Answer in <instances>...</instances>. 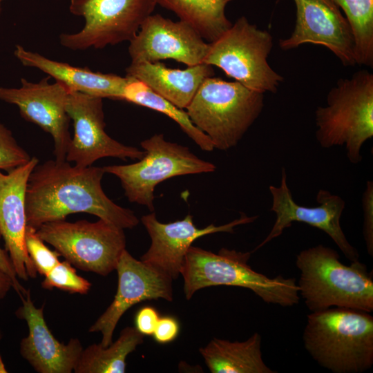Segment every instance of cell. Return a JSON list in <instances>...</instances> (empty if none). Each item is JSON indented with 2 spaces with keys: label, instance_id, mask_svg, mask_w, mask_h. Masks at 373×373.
Instances as JSON below:
<instances>
[{
  "label": "cell",
  "instance_id": "cell-32",
  "mask_svg": "<svg viewBox=\"0 0 373 373\" xmlns=\"http://www.w3.org/2000/svg\"><path fill=\"white\" fill-rule=\"evenodd\" d=\"M160 317L155 308L151 306L143 307L135 315V327L143 335H152Z\"/></svg>",
  "mask_w": 373,
  "mask_h": 373
},
{
  "label": "cell",
  "instance_id": "cell-2",
  "mask_svg": "<svg viewBox=\"0 0 373 373\" xmlns=\"http://www.w3.org/2000/svg\"><path fill=\"white\" fill-rule=\"evenodd\" d=\"M296 265L300 297L312 312L331 307L373 311L372 271L359 260L344 265L336 250L318 245L298 254Z\"/></svg>",
  "mask_w": 373,
  "mask_h": 373
},
{
  "label": "cell",
  "instance_id": "cell-15",
  "mask_svg": "<svg viewBox=\"0 0 373 373\" xmlns=\"http://www.w3.org/2000/svg\"><path fill=\"white\" fill-rule=\"evenodd\" d=\"M296 19L292 33L280 39L279 46L289 50L305 44L328 48L345 66L356 65L354 38L351 26L331 0H293Z\"/></svg>",
  "mask_w": 373,
  "mask_h": 373
},
{
  "label": "cell",
  "instance_id": "cell-23",
  "mask_svg": "<svg viewBox=\"0 0 373 373\" xmlns=\"http://www.w3.org/2000/svg\"><path fill=\"white\" fill-rule=\"evenodd\" d=\"M192 26L209 43L218 39L232 25L225 15L232 0H155Z\"/></svg>",
  "mask_w": 373,
  "mask_h": 373
},
{
  "label": "cell",
  "instance_id": "cell-5",
  "mask_svg": "<svg viewBox=\"0 0 373 373\" xmlns=\"http://www.w3.org/2000/svg\"><path fill=\"white\" fill-rule=\"evenodd\" d=\"M315 111L316 139L324 149L344 145L348 160H362L363 145L373 137V74L367 70L340 79Z\"/></svg>",
  "mask_w": 373,
  "mask_h": 373
},
{
  "label": "cell",
  "instance_id": "cell-18",
  "mask_svg": "<svg viewBox=\"0 0 373 373\" xmlns=\"http://www.w3.org/2000/svg\"><path fill=\"white\" fill-rule=\"evenodd\" d=\"M39 164L36 157L7 174L0 170V235L13 264L17 277L28 280L37 271L25 243L27 227L26 196L29 177Z\"/></svg>",
  "mask_w": 373,
  "mask_h": 373
},
{
  "label": "cell",
  "instance_id": "cell-11",
  "mask_svg": "<svg viewBox=\"0 0 373 373\" xmlns=\"http://www.w3.org/2000/svg\"><path fill=\"white\" fill-rule=\"evenodd\" d=\"M269 189L272 197L270 210L275 213L276 220L268 235L251 252L280 236L293 222H298L324 231L348 260L351 262L358 260V251L347 240L341 226L340 220L345 207V202L341 197L320 189L316 195L317 206L300 205L293 199L285 169L281 171L280 185H270Z\"/></svg>",
  "mask_w": 373,
  "mask_h": 373
},
{
  "label": "cell",
  "instance_id": "cell-33",
  "mask_svg": "<svg viewBox=\"0 0 373 373\" xmlns=\"http://www.w3.org/2000/svg\"><path fill=\"white\" fill-rule=\"evenodd\" d=\"M0 272L6 274L12 281V288L22 298L28 289H26L19 283L13 264L6 250L0 247Z\"/></svg>",
  "mask_w": 373,
  "mask_h": 373
},
{
  "label": "cell",
  "instance_id": "cell-25",
  "mask_svg": "<svg viewBox=\"0 0 373 373\" xmlns=\"http://www.w3.org/2000/svg\"><path fill=\"white\" fill-rule=\"evenodd\" d=\"M128 77L129 79L124 88L122 100L166 115L175 121L202 150L212 151L214 149L210 138L193 124L186 111L155 93L143 82Z\"/></svg>",
  "mask_w": 373,
  "mask_h": 373
},
{
  "label": "cell",
  "instance_id": "cell-21",
  "mask_svg": "<svg viewBox=\"0 0 373 373\" xmlns=\"http://www.w3.org/2000/svg\"><path fill=\"white\" fill-rule=\"evenodd\" d=\"M126 73L182 109L188 106L202 82L214 75L212 66L204 63L181 70L159 61L131 63Z\"/></svg>",
  "mask_w": 373,
  "mask_h": 373
},
{
  "label": "cell",
  "instance_id": "cell-20",
  "mask_svg": "<svg viewBox=\"0 0 373 373\" xmlns=\"http://www.w3.org/2000/svg\"><path fill=\"white\" fill-rule=\"evenodd\" d=\"M15 56L22 65L36 68L56 81L63 84L69 91L122 100L123 90L129 77L115 74L94 72L88 68H80L50 59L20 45L16 46Z\"/></svg>",
  "mask_w": 373,
  "mask_h": 373
},
{
  "label": "cell",
  "instance_id": "cell-4",
  "mask_svg": "<svg viewBox=\"0 0 373 373\" xmlns=\"http://www.w3.org/2000/svg\"><path fill=\"white\" fill-rule=\"evenodd\" d=\"M251 253L227 248L213 253L191 246L180 271L186 299L201 289L227 285L249 289L268 304L297 305L300 295L296 279L282 276L271 278L256 271L248 264Z\"/></svg>",
  "mask_w": 373,
  "mask_h": 373
},
{
  "label": "cell",
  "instance_id": "cell-12",
  "mask_svg": "<svg viewBox=\"0 0 373 373\" xmlns=\"http://www.w3.org/2000/svg\"><path fill=\"white\" fill-rule=\"evenodd\" d=\"M66 109L74 129L66 161L87 167L104 157L126 160H140L144 155V151L126 146L106 133L102 98L70 91Z\"/></svg>",
  "mask_w": 373,
  "mask_h": 373
},
{
  "label": "cell",
  "instance_id": "cell-1",
  "mask_svg": "<svg viewBox=\"0 0 373 373\" xmlns=\"http://www.w3.org/2000/svg\"><path fill=\"white\" fill-rule=\"evenodd\" d=\"M104 173L103 167L72 166L66 160L38 164L27 185V224L37 229L83 212L123 229L134 228L140 222L135 213L117 205L104 192L101 182Z\"/></svg>",
  "mask_w": 373,
  "mask_h": 373
},
{
  "label": "cell",
  "instance_id": "cell-7",
  "mask_svg": "<svg viewBox=\"0 0 373 373\" xmlns=\"http://www.w3.org/2000/svg\"><path fill=\"white\" fill-rule=\"evenodd\" d=\"M272 48L271 35L242 16L218 39L209 43L203 63L220 68L251 90L275 93L284 78L268 63Z\"/></svg>",
  "mask_w": 373,
  "mask_h": 373
},
{
  "label": "cell",
  "instance_id": "cell-3",
  "mask_svg": "<svg viewBox=\"0 0 373 373\" xmlns=\"http://www.w3.org/2000/svg\"><path fill=\"white\" fill-rule=\"evenodd\" d=\"M303 345L321 367L334 373H361L373 365V317L369 312L331 307L312 312Z\"/></svg>",
  "mask_w": 373,
  "mask_h": 373
},
{
  "label": "cell",
  "instance_id": "cell-27",
  "mask_svg": "<svg viewBox=\"0 0 373 373\" xmlns=\"http://www.w3.org/2000/svg\"><path fill=\"white\" fill-rule=\"evenodd\" d=\"M41 287L46 289L57 288L70 294H86L91 283L79 276L67 260L59 261L45 276Z\"/></svg>",
  "mask_w": 373,
  "mask_h": 373
},
{
  "label": "cell",
  "instance_id": "cell-9",
  "mask_svg": "<svg viewBox=\"0 0 373 373\" xmlns=\"http://www.w3.org/2000/svg\"><path fill=\"white\" fill-rule=\"evenodd\" d=\"M37 232L73 266L103 276L116 270L126 249L124 229L102 219L95 222H49L39 226Z\"/></svg>",
  "mask_w": 373,
  "mask_h": 373
},
{
  "label": "cell",
  "instance_id": "cell-6",
  "mask_svg": "<svg viewBox=\"0 0 373 373\" xmlns=\"http://www.w3.org/2000/svg\"><path fill=\"white\" fill-rule=\"evenodd\" d=\"M264 94L240 83L207 77L186 108L193 122L211 140L214 149L235 147L260 116Z\"/></svg>",
  "mask_w": 373,
  "mask_h": 373
},
{
  "label": "cell",
  "instance_id": "cell-30",
  "mask_svg": "<svg viewBox=\"0 0 373 373\" xmlns=\"http://www.w3.org/2000/svg\"><path fill=\"white\" fill-rule=\"evenodd\" d=\"M363 234L368 254L373 256V182L367 181L362 197Z\"/></svg>",
  "mask_w": 373,
  "mask_h": 373
},
{
  "label": "cell",
  "instance_id": "cell-29",
  "mask_svg": "<svg viewBox=\"0 0 373 373\" xmlns=\"http://www.w3.org/2000/svg\"><path fill=\"white\" fill-rule=\"evenodd\" d=\"M31 157L18 144L11 131L0 122V170L9 171L26 164Z\"/></svg>",
  "mask_w": 373,
  "mask_h": 373
},
{
  "label": "cell",
  "instance_id": "cell-24",
  "mask_svg": "<svg viewBox=\"0 0 373 373\" xmlns=\"http://www.w3.org/2000/svg\"><path fill=\"white\" fill-rule=\"evenodd\" d=\"M144 336L135 327H126L111 345L93 343L82 350L74 369L75 373H124L126 359L143 343Z\"/></svg>",
  "mask_w": 373,
  "mask_h": 373
},
{
  "label": "cell",
  "instance_id": "cell-35",
  "mask_svg": "<svg viewBox=\"0 0 373 373\" xmlns=\"http://www.w3.org/2000/svg\"><path fill=\"white\" fill-rule=\"evenodd\" d=\"M2 338L1 332H0V340ZM7 370L5 367L4 363L3 362L2 358L0 355V373H6Z\"/></svg>",
  "mask_w": 373,
  "mask_h": 373
},
{
  "label": "cell",
  "instance_id": "cell-8",
  "mask_svg": "<svg viewBox=\"0 0 373 373\" xmlns=\"http://www.w3.org/2000/svg\"><path fill=\"white\" fill-rule=\"evenodd\" d=\"M144 155L138 162L104 166L105 173L117 177L125 196L153 212L154 191L160 182L173 177L213 172L214 164L202 160L188 147L166 141L155 134L140 142Z\"/></svg>",
  "mask_w": 373,
  "mask_h": 373
},
{
  "label": "cell",
  "instance_id": "cell-19",
  "mask_svg": "<svg viewBox=\"0 0 373 373\" xmlns=\"http://www.w3.org/2000/svg\"><path fill=\"white\" fill-rule=\"evenodd\" d=\"M21 299L17 316L28 327V336L20 343L23 358L39 373H71L83 350L80 341L73 338L67 344L57 341L46 323L44 307L35 306L29 289Z\"/></svg>",
  "mask_w": 373,
  "mask_h": 373
},
{
  "label": "cell",
  "instance_id": "cell-34",
  "mask_svg": "<svg viewBox=\"0 0 373 373\" xmlns=\"http://www.w3.org/2000/svg\"><path fill=\"white\" fill-rule=\"evenodd\" d=\"M11 287H12V284L10 278L0 272V299L6 296Z\"/></svg>",
  "mask_w": 373,
  "mask_h": 373
},
{
  "label": "cell",
  "instance_id": "cell-28",
  "mask_svg": "<svg viewBox=\"0 0 373 373\" xmlns=\"http://www.w3.org/2000/svg\"><path fill=\"white\" fill-rule=\"evenodd\" d=\"M25 243L27 252L40 275L45 276L60 261V254L55 250H50L45 245L35 227L27 225Z\"/></svg>",
  "mask_w": 373,
  "mask_h": 373
},
{
  "label": "cell",
  "instance_id": "cell-31",
  "mask_svg": "<svg viewBox=\"0 0 373 373\" xmlns=\"http://www.w3.org/2000/svg\"><path fill=\"white\" fill-rule=\"evenodd\" d=\"M179 332L180 325L177 319L166 316L160 317L152 335L158 343L166 344L174 341Z\"/></svg>",
  "mask_w": 373,
  "mask_h": 373
},
{
  "label": "cell",
  "instance_id": "cell-14",
  "mask_svg": "<svg viewBox=\"0 0 373 373\" xmlns=\"http://www.w3.org/2000/svg\"><path fill=\"white\" fill-rule=\"evenodd\" d=\"M48 76L37 83L21 79L20 88L0 87V100L16 105L21 116L50 134L55 160L65 161L71 137L66 105L69 90L61 82L49 83Z\"/></svg>",
  "mask_w": 373,
  "mask_h": 373
},
{
  "label": "cell",
  "instance_id": "cell-16",
  "mask_svg": "<svg viewBox=\"0 0 373 373\" xmlns=\"http://www.w3.org/2000/svg\"><path fill=\"white\" fill-rule=\"evenodd\" d=\"M209 43L189 23L173 21L159 14L149 15L130 41L131 63L173 59L192 66L203 63Z\"/></svg>",
  "mask_w": 373,
  "mask_h": 373
},
{
  "label": "cell",
  "instance_id": "cell-10",
  "mask_svg": "<svg viewBox=\"0 0 373 373\" xmlns=\"http://www.w3.org/2000/svg\"><path fill=\"white\" fill-rule=\"evenodd\" d=\"M156 5L155 0H70V12L85 23L77 32L61 34L60 44L84 50L130 41Z\"/></svg>",
  "mask_w": 373,
  "mask_h": 373
},
{
  "label": "cell",
  "instance_id": "cell-26",
  "mask_svg": "<svg viewBox=\"0 0 373 373\" xmlns=\"http://www.w3.org/2000/svg\"><path fill=\"white\" fill-rule=\"evenodd\" d=\"M348 21L354 38L356 64L373 66V0H331Z\"/></svg>",
  "mask_w": 373,
  "mask_h": 373
},
{
  "label": "cell",
  "instance_id": "cell-17",
  "mask_svg": "<svg viewBox=\"0 0 373 373\" xmlns=\"http://www.w3.org/2000/svg\"><path fill=\"white\" fill-rule=\"evenodd\" d=\"M258 218L241 213L239 218L225 224H211L203 229L193 223L188 214L182 220L169 223L158 221L154 212L144 215L141 222L151 240L150 247L140 260L165 274L173 280L180 275L185 256L192 243L204 236L218 233H233L236 227L251 223Z\"/></svg>",
  "mask_w": 373,
  "mask_h": 373
},
{
  "label": "cell",
  "instance_id": "cell-13",
  "mask_svg": "<svg viewBox=\"0 0 373 373\" xmlns=\"http://www.w3.org/2000/svg\"><path fill=\"white\" fill-rule=\"evenodd\" d=\"M116 271L118 283L114 299L88 330L101 333L99 343L103 347L112 343L119 321L134 305L160 298L173 300V279L141 260L135 259L126 249L119 258Z\"/></svg>",
  "mask_w": 373,
  "mask_h": 373
},
{
  "label": "cell",
  "instance_id": "cell-36",
  "mask_svg": "<svg viewBox=\"0 0 373 373\" xmlns=\"http://www.w3.org/2000/svg\"><path fill=\"white\" fill-rule=\"evenodd\" d=\"M3 0H0V13L1 12V2L3 1Z\"/></svg>",
  "mask_w": 373,
  "mask_h": 373
},
{
  "label": "cell",
  "instance_id": "cell-22",
  "mask_svg": "<svg viewBox=\"0 0 373 373\" xmlns=\"http://www.w3.org/2000/svg\"><path fill=\"white\" fill-rule=\"evenodd\" d=\"M261 344L255 332L244 341L213 338L199 352L211 373H275L263 361Z\"/></svg>",
  "mask_w": 373,
  "mask_h": 373
}]
</instances>
